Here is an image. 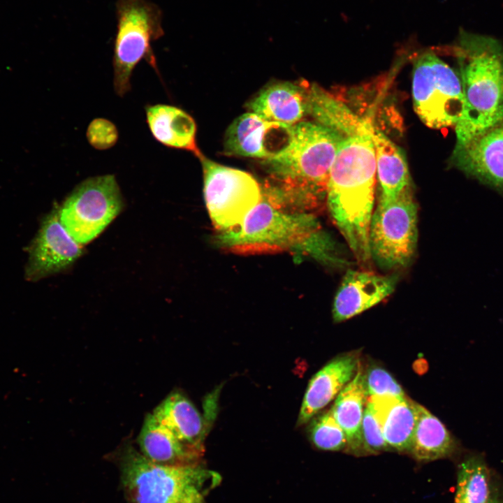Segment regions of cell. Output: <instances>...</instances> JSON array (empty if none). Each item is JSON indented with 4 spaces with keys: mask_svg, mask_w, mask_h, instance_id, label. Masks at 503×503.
I'll list each match as a JSON object with an SVG mask.
<instances>
[{
    "mask_svg": "<svg viewBox=\"0 0 503 503\" xmlns=\"http://www.w3.org/2000/svg\"><path fill=\"white\" fill-rule=\"evenodd\" d=\"M373 124L344 137L331 167L326 203L332 219L358 263L370 259L369 229L377 177Z\"/></svg>",
    "mask_w": 503,
    "mask_h": 503,
    "instance_id": "obj_1",
    "label": "cell"
},
{
    "mask_svg": "<svg viewBox=\"0 0 503 503\" xmlns=\"http://www.w3.org/2000/svg\"><path fill=\"white\" fill-rule=\"evenodd\" d=\"M412 96L416 113L432 129L455 127L462 116L458 73L433 52L423 53L414 62Z\"/></svg>",
    "mask_w": 503,
    "mask_h": 503,
    "instance_id": "obj_8",
    "label": "cell"
},
{
    "mask_svg": "<svg viewBox=\"0 0 503 503\" xmlns=\"http://www.w3.org/2000/svg\"><path fill=\"white\" fill-rule=\"evenodd\" d=\"M248 107L265 120L293 126L308 114L307 83L280 82L268 85Z\"/></svg>",
    "mask_w": 503,
    "mask_h": 503,
    "instance_id": "obj_17",
    "label": "cell"
},
{
    "mask_svg": "<svg viewBox=\"0 0 503 503\" xmlns=\"http://www.w3.org/2000/svg\"><path fill=\"white\" fill-rule=\"evenodd\" d=\"M360 364L359 353L341 354L328 362L310 379L298 418V425L309 421L330 402L353 378Z\"/></svg>",
    "mask_w": 503,
    "mask_h": 503,
    "instance_id": "obj_15",
    "label": "cell"
},
{
    "mask_svg": "<svg viewBox=\"0 0 503 503\" xmlns=\"http://www.w3.org/2000/svg\"><path fill=\"white\" fill-rule=\"evenodd\" d=\"M205 205L220 231L239 226L262 199V189L249 173L217 163L202 154Z\"/></svg>",
    "mask_w": 503,
    "mask_h": 503,
    "instance_id": "obj_10",
    "label": "cell"
},
{
    "mask_svg": "<svg viewBox=\"0 0 503 503\" xmlns=\"http://www.w3.org/2000/svg\"><path fill=\"white\" fill-rule=\"evenodd\" d=\"M397 282L395 275L348 270L333 301L334 321L347 320L381 302L393 293Z\"/></svg>",
    "mask_w": 503,
    "mask_h": 503,
    "instance_id": "obj_14",
    "label": "cell"
},
{
    "mask_svg": "<svg viewBox=\"0 0 503 503\" xmlns=\"http://www.w3.org/2000/svg\"><path fill=\"white\" fill-rule=\"evenodd\" d=\"M372 138L380 187L379 199L394 198L411 187L406 158L402 150L374 125Z\"/></svg>",
    "mask_w": 503,
    "mask_h": 503,
    "instance_id": "obj_21",
    "label": "cell"
},
{
    "mask_svg": "<svg viewBox=\"0 0 503 503\" xmlns=\"http://www.w3.org/2000/svg\"><path fill=\"white\" fill-rule=\"evenodd\" d=\"M451 163L503 195V115L478 133L456 140Z\"/></svg>",
    "mask_w": 503,
    "mask_h": 503,
    "instance_id": "obj_11",
    "label": "cell"
},
{
    "mask_svg": "<svg viewBox=\"0 0 503 503\" xmlns=\"http://www.w3.org/2000/svg\"><path fill=\"white\" fill-rule=\"evenodd\" d=\"M344 136L317 122L293 125V138L280 156L264 161L277 201L289 209L311 212L326 199L330 171Z\"/></svg>",
    "mask_w": 503,
    "mask_h": 503,
    "instance_id": "obj_3",
    "label": "cell"
},
{
    "mask_svg": "<svg viewBox=\"0 0 503 503\" xmlns=\"http://www.w3.org/2000/svg\"><path fill=\"white\" fill-rule=\"evenodd\" d=\"M86 136L91 146L99 150H105L113 147L118 140L116 126L110 120L99 117L94 119L89 124Z\"/></svg>",
    "mask_w": 503,
    "mask_h": 503,
    "instance_id": "obj_28",
    "label": "cell"
},
{
    "mask_svg": "<svg viewBox=\"0 0 503 503\" xmlns=\"http://www.w3.org/2000/svg\"><path fill=\"white\" fill-rule=\"evenodd\" d=\"M487 503H503V483L494 472L492 477L490 495Z\"/></svg>",
    "mask_w": 503,
    "mask_h": 503,
    "instance_id": "obj_30",
    "label": "cell"
},
{
    "mask_svg": "<svg viewBox=\"0 0 503 503\" xmlns=\"http://www.w3.org/2000/svg\"><path fill=\"white\" fill-rule=\"evenodd\" d=\"M113 458L129 503H204L221 481L216 472L201 465L166 466L154 463L129 443Z\"/></svg>",
    "mask_w": 503,
    "mask_h": 503,
    "instance_id": "obj_5",
    "label": "cell"
},
{
    "mask_svg": "<svg viewBox=\"0 0 503 503\" xmlns=\"http://www.w3.org/2000/svg\"><path fill=\"white\" fill-rule=\"evenodd\" d=\"M156 419L182 442L203 451L209 419L181 392L170 393L153 410Z\"/></svg>",
    "mask_w": 503,
    "mask_h": 503,
    "instance_id": "obj_19",
    "label": "cell"
},
{
    "mask_svg": "<svg viewBox=\"0 0 503 503\" xmlns=\"http://www.w3.org/2000/svg\"><path fill=\"white\" fill-rule=\"evenodd\" d=\"M293 126L265 120L254 112L236 118L224 138V151L228 155L265 160L280 156L290 147Z\"/></svg>",
    "mask_w": 503,
    "mask_h": 503,
    "instance_id": "obj_12",
    "label": "cell"
},
{
    "mask_svg": "<svg viewBox=\"0 0 503 503\" xmlns=\"http://www.w3.org/2000/svg\"><path fill=\"white\" fill-rule=\"evenodd\" d=\"M124 207L113 175L88 178L80 183L57 208L70 235L83 245L96 238Z\"/></svg>",
    "mask_w": 503,
    "mask_h": 503,
    "instance_id": "obj_9",
    "label": "cell"
},
{
    "mask_svg": "<svg viewBox=\"0 0 503 503\" xmlns=\"http://www.w3.org/2000/svg\"><path fill=\"white\" fill-rule=\"evenodd\" d=\"M362 438L365 452L377 453L390 449L384 439L380 425L367 402L362 422Z\"/></svg>",
    "mask_w": 503,
    "mask_h": 503,
    "instance_id": "obj_29",
    "label": "cell"
},
{
    "mask_svg": "<svg viewBox=\"0 0 503 503\" xmlns=\"http://www.w3.org/2000/svg\"><path fill=\"white\" fill-rule=\"evenodd\" d=\"M365 384L367 396L391 395L405 397L401 386L393 376L384 368L372 365L365 374Z\"/></svg>",
    "mask_w": 503,
    "mask_h": 503,
    "instance_id": "obj_27",
    "label": "cell"
},
{
    "mask_svg": "<svg viewBox=\"0 0 503 503\" xmlns=\"http://www.w3.org/2000/svg\"><path fill=\"white\" fill-rule=\"evenodd\" d=\"M367 398L365 374L360 364L355 376L337 395L330 409L346 435L347 447L353 453L365 452L362 422Z\"/></svg>",
    "mask_w": 503,
    "mask_h": 503,
    "instance_id": "obj_22",
    "label": "cell"
},
{
    "mask_svg": "<svg viewBox=\"0 0 503 503\" xmlns=\"http://www.w3.org/2000/svg\"><path fill=\"white\" fill-rule=\"evenodd\" d=\"M161 17L160 8L147 0H117L112 65L113 85L118 96L131 89L132 72L141 60L159 74L152 42L163 34Z\"/></svg>",
    "mask_w": 503,
    "mask_h": 503,
    "instance_id": "obj_6",
    "label": "cell"
},
{
    "mask_svg": "<svg viewBox=\"0 0 503 503\" xmlns=\"http://www.w3.org/2000/svg\"><path fill=\"white\" fill-rule=\"evenodd\" d=\"M307 89L308 114L316 122L344 136L360 129L364 118L359 117L343 102L316 84L307 83Z\"/></svg>",
    "mask_w": 503,
    "mask_h": 503,
    "instance_id": "obj_24",
    "label": "cell"
},
{
    "mask_svg": "<svg viewBox=\"0 0 503 503\" xmlns=\"http://www.w3.org/2000/svg\"><path fill=\"white\" fill-rule=\"evenodd\" d=\"M417 220V205L411 187L394 198H379L369 229L371 259L386 270L407 267L416 249Z\"/></svg>",
    "mask_w": 503,
    "mask_h": 503,
    "instance_id": "obj_7",
    "label": "cell"
},
{
    "mask_svg": "<svg viewBox=\"0 0 503 503\" xmlns=\"http://www.w3.org/2000/svg\"><path fill=\"white\" fill-rule=\"evenodd\" d=\"M83 252L62 225L56 208L43 219L30 247L26 275L38 279L66 270Z\"/></svg>",
    "mask_w": 503,
    "mask_h": 503,
    "instance_id": "obj_13",
    "label": "cell"
},
{
    "mask_svg": "<svg viewBox=\"0 0 503 503\" xmlns=\"http://www.w3.org/2000/svg\"><path fill=\"white\" fill-rule=\"evenodd\" d=\"M215 240L218 246L235 253L290 252L332 268L349 265L312 212L284 207L263 194L239 226L221 231Z\"/></svg>",
    "mask_w": 503,
    "mask_h": 503,
    "instance_id": "obj_2",
    "label": "cell"
},
{
    "mask_svg": "<svg viewBox=\"0 0 503 503\" xmlns=\"http://www.w3.org/2000/svg\"><path fill=\"white\" fill-rule=\"evenodd\" d=\"M454 52L465 100L455 126L456 140L469 137L503 115V45L484 35L462 31Z\"/></svg>",
    "mask_w": 503,
    "mask_h": 503,
    "instance_id": "obj_4",
    "label": "cell"
},
{
    "mask_svg": "<svg viewBox=\"0 0 503 503\" xmlns=\"http://www.w3.org/2000/svg\"><path fill=\"white\" fill-rule=\"evenodd\" d=\"M417 419L409 453L420 461L450 457L459 449L451 432L438 418L416 403Z\"/></svg>",
    "mask_w": 503,
    "mask_h": 503,
    "instance_id": "obj_23",
    "label": "cell"
},
{
    "mask_svg": "<svg viewBox=\"0 0 503 503\" xmlns=\"http://www.w3.org/2000/svg\"><path fill=\"white\" fill-rule=\"evenodd\" d=\"M145 114L150 131L157 142L200 156L196 143V124L187 112L174 105L159 103L147 105Z\"/></svg>",
    "mask_w": 503,
    "mask_h": 503,
    "instance_id": "obj_20",
    "label": "cell"
},
{
    "mask_svg": "<svg viewBox=\"0 0 503 503\" xmlns=\"http://www.w3.org/2000/svg\"><path fill=\"white\" fill-rule=\"evenodd\" d=\"M136 442L143 456L161 465H198L203 453L180 441L160 423L152 413L145 416Z\"/></svg>",
    "mask_w": 503,
    "mask_h": 503,
    "instance_id": "obj_18",
    "label": "cell"
},
{
    "mask_svg": "<svg viewBox=\"0 0 503 503\" xmlns=\"http://www.w3.org/2000/svg\"><path fill=\"white\" fill-rule=\"evenodd\" d=\"M366 402L378 421L390 448L409 452L415 430L416 402L405 397L367 396Z\"/></svg>",
    "mask_w": 503,
    "mask_h": 503,
    "instance_id": "obj_16",
    "label": "cell"
},
{
    "mask_svg": "<svg viewBox=\"0 0 503 503\" xmlns=\"http://www.w3.org/2000/svg\"><path fill=\"white\" fill-rule=\"evenodd\" d=\"M493 473L481 453L465 455L458 465L454 503H487Z\"/></svg>",
    "mask_w": 503,
    "mask_h": 503,
    "instance_id": "obj_25",
    "label": "cell"
},
{
    "mask_svg": "<svg viewBox=\"0 0 503 503\" xmlns=\"http://www.w3.org/2000/svg\"><path fill=\"white\" fill-rule=\"evenodd\" d=\"M309 432L312 442L320 449L340 451L347 446L346 435L330 410L312 420Z\"/></svg>",
    "mask_w": 503,
    "mask_h": 503,
    "instance_id": "obj_26",
    "label": "cell"
}]
</instances>
